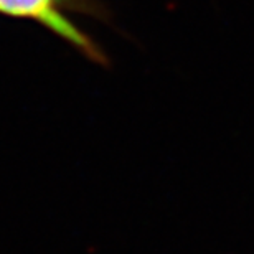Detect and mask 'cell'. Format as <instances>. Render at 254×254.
<instances>
[{
	"label": "cell",
	"mask_w": 254,
	"mask_h": 254,
	"mask_svg": "<svg viewBox=\"0 0 254 254\" xmlns=\"http://www.w3.org/2000/svg\"><path fill=\"white\" fill-rule=\"evenodd\" d=\"M71 2L73 0H0V15L37 22L93 62L106 63L104 53L98 45L81 32L73 20L66 17Z\"/></svg>",
	"instance_id": "1"
}]
</instances>
